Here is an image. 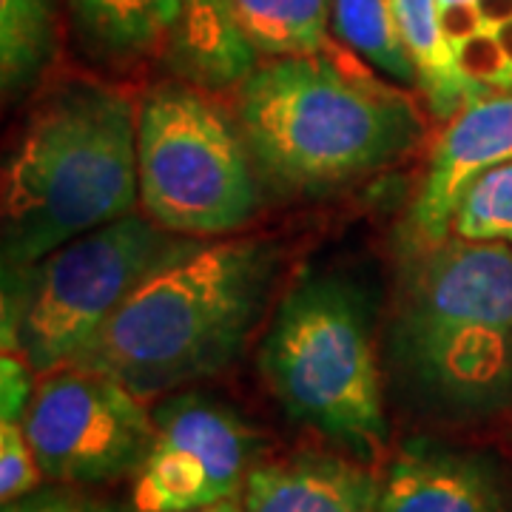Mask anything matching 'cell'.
<instances>
[{"label":"cell","mask_w":512,"mask_h":512,"mask_svg":"<svg viewBox=\"0 0 512 512\" xmlns=\"http://www.w3.org/2000/svg\"><path fill=\"white\" fill-rule=\"evenodd\" d=\"M450 237L512 245V160L484 171L464 191L453 214Z\"/></svg>","instance_id":"ffe728a7"},{"label":"cell","mask_w":512,"mask_h":512,"mask_svg":"<svg viewBox=\"0 0 512 512\" xmlns=\"http://www.w3.org/2000/svg\"><path fill=\"white\" fill-rule=\"evenodd\" d=\"M404 407L450 424L512 404V245L450 237L404 256L382 336Z\"/></svg>","instance_id":"6da1fadb"},{"label":"cell","mask_w":512,"mask_h":512,"mask_svg":"<svg viewBox=\"0 0 512 512\" xmlns=\"http://www.w3.org/2000/svg\"><path fill=\"white\" fill-rule=\"evenodd\" d=\"M330 23L350 52L399 86L419 89L416 63L404 46L390 0H330Z\"/></svg>","instance_id":"d6986e66"},{"label":"cell","mask_w":512,"mask_h":512,"mask_svg":"<svg viewBox=\"0 0 512 512\" xmlns=\"http://www.w3.org/2000/svg\"><path fill=\"white\" fill-rule=\"evenodd\" d=\"M279 259L271 239H205L148 276L72 367L114 376L143 402L217 376L259 325Z\"/></svg>","instance_id":"277c9868"},{"label":"cell","mask_w":512,"mask_h":512,"mask_svg":"<svg viewBox=\"0 0 512 512\" xmlns=\"http://www.w3.org/2000/svg\"><path fill=\"white\" fill-rule=\"evenodd\" d=\"M137 174L143 214L180 237L234 234L262 202L239 126L183 77L137 97Z\"/></svg>","instance_id":"52a82bcc"},{"label":"cell","mask_w":512,"mask_h":512,"mask_svg":"<svg viewBox=\"0 0 512 512\" xmlns=\"http://www.w3.org/2000/svg\"><path fill=\"white\" fill-rule=\"evenodd\" d=\"M43 481L29 436L18 421H0V501L12 504L35 493Z\"/></svg>","instance_id":"44dd1931"},{"label":"cell","mask_w":512,"mask_h":512,"mask_svg":"<svg viewBox=\"0 0 512 512\" xmlns=\"http://www.w3.org/2000/svg\"><path fill=\"white\" fill-rule=\"evenodd\" d=\"M23 430L43 478L92 487L137 476L154 444V416L114 376L63 367L40 376Z\"/></svg>","instance_id":"ba28073f"},{"label":"cell","mask_w":512,"mask_h":512,"mask_svg":"<svg viewBox=\"0 0 512 512\" xmlns=\"http://www.w3.org/2000/svg\"><path fill=\"white\" fill-rule=\"evenodd\" d=\"M467 103L512 94V0H439Z\"/></svg>","instance_id":"9a60e30c"},{"label":"cell","mask_w":512,"mask_h":512,"mask_svg":"<svg viewBox=\"0 0 512 512\" xmlns=\"http://www.w3.org/2000/svg\"><path fill=\"white\" fill-rule=\"evenodd\" d=\"M3 268L32 265L140 205L137 100L97 77L40 92L3 165Z\"/></svg>","instance_id":"3957f363"},{"label":"cell","mask_w":512,"mask_h":512,"mask_svg":"<svg viewBox=\"0 0 512 512\" xmlns=\"http://www.w3.org/2000/svg\"><path fill=\"white\" fill-rule=\"evenodd\" d=\"M151 416L154 444L131 490L137 512H188L228 501L259 464L262 436L208 393H174Z\"/></svg>","instance_id":"9c48e42d"},{"label":"cell","mask_w":512,"mask_h":512,"mask_svg":"<svg viewBox=\"0 0 512 512\" xmlns=\"http://www.w3.org/2000/svg\"><path fill=\"white\" fill-rule=\"evenodd\" d=\"M376 512H512V476L490 453L413 436L384 470Z\"/></svg>","instance_id":"8fae6325"},{"label":"cell","mask_w":512,"mask_h":512,"mask_svg":"<svg viewBox=\"0 0 512 512\" xmlns=\"http://www.w3.org/2000/svg\"><path fill=\"white\" fill-rule=\"evenodd\" d=\"M3 512H126L117 504L83 493L72 484H52L37 487L35 493L23 495L12 504H3Z\"/></svg>","instance_id":"7402d4cb"},{"label":"cell","mask_w":512,"mask_h":512,"mask_svg":"<svg viewBox=\"0 0 512 512\" xmlns=\"http://www.w3.org/2000/svg\"><path fill=\"white\" fill-rule=\"evenodd\" d=\"M205 239L180 237L140 214L72 239L32 265L3 268L0 345L37 376L72 367L120 305L165 262Z\"/></svg>","instance_id":"8992f818"},{"label":"cell","mask_w":512,"mask_h":512,"mask_svg":"<svg viewBox=\"0 0 512 512\" xmlns=\"http://www.w3.org/2000/svg\"><path fill=\"white\" fill-rule=\"evenodd\" d=\"M55 52V0H0V86L6 103L35 89Z\"/></svg>","instance_id":"2e32d148"},{"label":"cell","mask_w":512,"mask_h":512,"mask_svg":"<svg viewBox=\"0 0 512 512\" xmlns=\"http://www.w3.org/2000/svg\"><path fill=\"white\" fill-rule=\"evenodd\" d=\"M237 20L256 55L328 52L330 0H234Z\"/></svg>","instance_id":"ac0fdd59"},{"label":"cell","mask_w":512,"mask_h":512,"mask_svg":"<svg viewBox=\"0 0 512 512\" xmlns=\"http://www.w3.org/2000/svg\"><path fill=\"white\" fill-rule=\"evenodd\" d=\"M507 160H512V94L481 97L453 114L404 217V256L447 242L464 191Z\"/></svg>","instance_id":"30bf717a"},{"label":"cell","mask_w":512,"mask_h":512,"mask_svg":"<svg viewBox=\"0 0 512 512\" xmlns=\"http://www.w3.org/2000/svg\"><path fill=\"white\" fill-rule=\"evenodd\" d=\"M188 512H245L237 498H228V501H220V504H211V507H200V510H188Z\"/></svg>","instance_id":"cb8c5ba5"},{"label":"cell","mask_w":512,"mask_h":512,"mask_svg":"<svg viewBox=\"0 0 512 512\" xmlns=\"http://www.w3.org/2000/svg\"><path fill=\"white\" fill-rule=\"evenodd\" d=\"M35 370L15 353L0 356V421H26L35 399Z\"/></svg>","instance_id":"603a6c76"},{"label":"cell","mask_w":512,"mask_h":512,"mask_svg":"<svg viewBox=\"0 0 512 512\" xmlns=\"http://www.w3.org/2000/svg\"><path fill=\"white\" fill-rule=\"evenodd\" d=\"M390 3L404 46L419 72L416 92L424 97L427 109L439 120H450L467 106V92L461 86V77L447 49L439 0H390Z\"/></svg>","instance_id":"e0dca14e"},{"label":"cell","mask_w":512,"mask_h":512,"mask_svg":"<svg viewBox=\"0 0 512 512\" xmlns=\"http://www.w3.org/2000/svg\"><path fill=\"white\" fill-rule=\"evenodd\" d=\"M80 49L106 69H131L168 55L180 29V0H66Z\"/></svg>","instance_id":"4fadbf2b"},{"label":"cell","mask_w":512,"mask_h":512,"mask_svg":"<svg viewBox=\"0 0 512 512\" xmlns=\"http://www.w3.org/2000/svg\"><path fill=\"white\" fill-rule=\"evenodd\" d=\"M379 308L342 271H305L279 299L259 345V376L285 416L373 464L390 441Z\"/></svg>","instance_id":"5b68a950"},{"label":"cell","mask_w":512,"mask_h":512,"mask_svg":"<svg viewBox=\"0 0 512 512\" xmlns=\"http://www.w3.org/2000/svg\"><path fill=\"white\" fill-rule=\"evenodd\" d=\"M237 126L259 177L299 197L379 174L424 137L413 94L373 77L336 46L256 63L237 86Z\"/></svg>","instance_id":"7a4b0ae2"},{"label":"cell","mask_w":512,"mask_h":512,"mask_svg":"<svg viewBox=\"0 0 512 512\" xmlns=\"http://www.w3.org/2000/svg\"><path fill=\"white\" fill-rule=\"evenodd\" d=\"M180 9V29L165 55L174 72L205 92L237 89L259 55L239 26L234 0H180Z\"/></svg>","instance_id":"5bb4252c"},{"label":"cell","mask_w":512,"mask_h":512,"mask_svg":"<svg viewBox=\"0 0 512 512\" xmlns=\"http://www.w3.org/2000/svg\"><path fill=\"white\" fill-rule=\"evenodd\" d=\"M382 478L348 453L305 450L262 461L245 478V512H376Z\"/></svg>","instance_id":"7c38bea8"}]
</instances>
